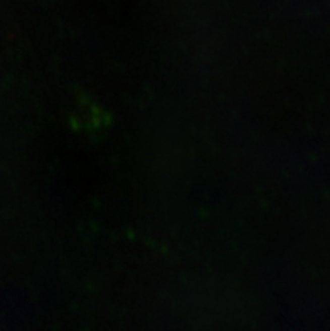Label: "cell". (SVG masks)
Listing matches in <instances>:
<instances>
[]
</instances>
